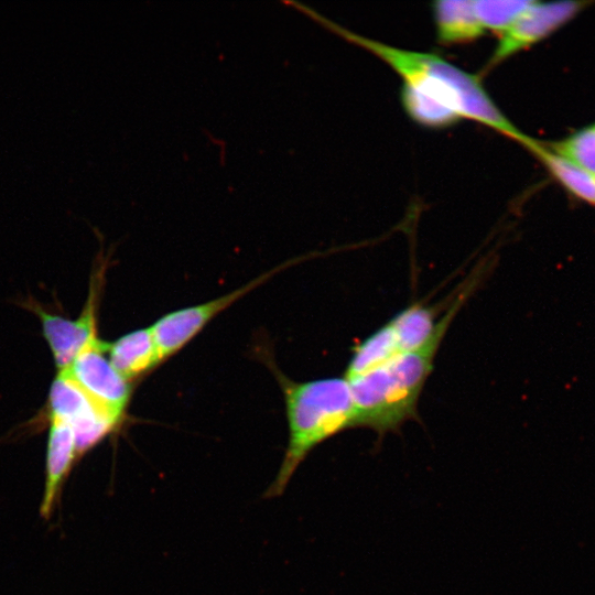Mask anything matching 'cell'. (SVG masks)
I'll use <instances>...</instances> for the list:
<instances>
[{"label":"cell","mask_w":595,"mask_h":595,"mask_svg":"<svg viewBox=\"0 0 595 595\" xmlns=\"http://www.w3.org/2000/svg\"><path fill=\"white\" fill-rule=\"evenodd\" d=\"M47 437L45 483L40 513L48 520L61 501L63 487L78 461L76 443L71 426L55 418H50Z\"/></svg>","instance_id":"9c48e42d"},{"label":"cell","mask_w":595,"mask_h":595,"mask_svg":"<svg viewBox=\"0 0 595 595\" xmlns=\"http://www.w3.org/2000/svg\"><path fill=\"white\" fill-rule=\"evenodd\" d=\"M109 360L128 381L161 363L150 327L137 329L108 345Z\"/></svg>","instance_id":"8fae6325"},{"label":"cell","mask_w":595,"mask_h":595,"mask_svg":"<svg viewBox=\"0 0 595 595\" xmlns=\"http://www.w3.org/2000/svg\"><path fill=\"white\" fill-rule=\"evenodd\" d=\"M285 264L266 272L239 289L208 302L171 312L150 326L158 348L159 358H165L186 345L212 318L230 306L248 292L283 270Z\"/></svg>","instance_id":"8992f818"},{"label":"cell","mask_w":595,"mask_h":595,"mask_svg":"<svg viewBox=\"0 0 595 595\" xmlns=\"http://www.w3.org/2000/svg\"><path fill=\"white\" fill-rule=\"evenodd\" d=\"M289 442L279 472L264 493L281 496L295 470L317 445L356 428L353 397L347 379L331 377L304 382L282 379Z\"/></svg>","instance_id":"7a4b0ae2"},{"label":"cell","mask_w":595,"mask_h":595,"mask_svg":"<svg viewBox=\"0 0 595 595\" xmlns=\"http://www.w3.org/2000/svg\"><path fill=\"white\" fill-rule=\"evenodd\" d=\"M545 145L567 161L595 174V125Z\"/></svg>","instance_id":"5bb4252c"},{"label":"cell","mask_w":595,"mask_h":595,"mask_svg":"<svg viewBox=\"0 0 595 595\" xmlns=\"http://www.w3.org/2000/svg\"><path fill=\"white\" fill-rule=\"evenodd\" d=\"M587 1H532L515 22L499 35L487 67L504 62L510 56L542 41L577 15Z\"/></svg>","instance_id":"52a82bcc"},{"label":"cell","mask_w":595,"mask_h":595,"mask_svg":"<svg viewBox=\"0 0 595 595\" xmlns=\"http://www.w3.org/2000/svg\"><path fill=\"white\" fill-rule=\"evenodd\" d=\"M95 300L91 292L87 306L77 320L50 313L34 302L29 306L42 323L58 371L66 370L86 343L97 334Z\"/></svg>","instance_id":"ba28073f"},{"label":"cell","mask_w":595,"mask_h":595,"mask_svg":"<svg viewBox=\"0 0 595 595\" xmlns=\"http://www.w3.org/2000/svg\"><path fill=\"white\" fill-rule=\"evenodd\" d=\"M327 28L388 64L403 80L402 106L408 116L429 128H444L461 119L485 125L526 147L522 133L496 106L479 78L432 53L387 45L325 19Z\"/></svg>","instance_id":"6da1fadb"},{"label":"cell","mask_w":595,"mask_h":595,"mask_svg":"<svg viewBox=\"0 0 595 595\" xmlns=\"http://www.w3.org/2000/svg\"><path fill=\"white\" fill-rule=\"evenodd\" d=\"M108 345L100 340L97 334L94 335L63 371L67 372L88 397L121 422L131 387L106 356Z\"/></svg>","instance_id":"5b68a950"},{"label":"cell","mask_w":595,"mask_h":595,"mask_svg":"<svg viewBox=\"0 0 595 595\" xmlns=\"http://www.w3.org/2000/svg\"><path fill=\"white\" fill-rule=\"evenodd\" d=\"M526 148L569 193L595 206L594 173L567 161L537 140L532 139Z\"/></svg>","instance_id":"7c38bea8"},{"label":"cell","mask_w":595,"mask_h":595,"mask_svg":"<svg viewBox=\"0 0 595 595\" xmlns=\"http://www.w3.org/2000/svg\"><path fill=\"white\" fill-rule=\"evenodd\" d=\"M439 347L431 344L400 353L369 371L344 376L353 397L356 428L370 429L382 437L415 419Z\"/></svg>","instance_id":"3957f363"},{"label":"cell","mask_w":595,"mask_h":595,"mask_svg":"<svg viewBox=\"0 0 595 595\" xmlns=\"http://www.w3.org/2000/svg\"><path fill=\"white\" fill-rule=\"evenodd\" d=\"M531 2L532 0H474V8L484 30L500 35Z\"/></svg>","instance_id":"4fadbf2b"},{"label":"cell","mask_w":595,"mask_h":595,"mask_svg":"<svg viewBox=\"0 0 595 595\" xmlns=\"http://www.w3.org/2000/svg\"><path fill=\"white\" fill-rule=\"evenodd\" d=\"M50 418L73 430L78 459L121 423L96 403L65 371H58L48 396Z\"/></svg>","instance_id":"277c9868"},{"label":"cell","mask_w":595,"mask_h":595,"mask_svg":"<svg viewBox=\"0 0 595 595\" xmlns=\"http://www.w3.org/2000/svg\"><path fill=\"white\" fill-rule=\"evenodd\" d=\"M436 36L441 44L473 42L484 30L474 8V0H439L433 3Z\"/></svg>","instance_id":"30bf717a"}]
</instances>
